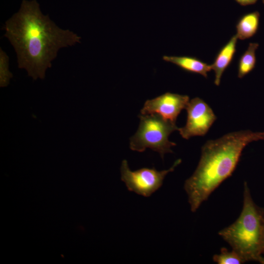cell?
<instances>
[{
	"mask_svg": "<svg viewBox=\"0 0 264 264\" xmlns=\"http://www.w3.org/2000/svg\"><path fill=\"white\" fill-rule=\"evenodd\" d=\"M3 29L16 53L18 67L34 80L44 78L61 48L81 43L76 33L60 28L48 15H44L36 0H23Z\"/></svg>",
	"mask_w": 264,
	"mask_h": 264,
	"instance_id": "obj_1",
	"label": "cell"
},
{
	"mask_svg": "<svg viewBox=\"0 0 264 264\" xmlns=\"http://www.w3.org/2000/svg\"><path fill=\"white\" fill-rule=\"evenodd\" d=\"M261 140H264V132L245 130L228 133L204 144L198 165L184 185L192 212H196L231 175L246 146Z\"/></svg>",
	"mask_w": 264,
	"mask_h": 264,
	"instance_id": "obj_2",
	"label": "cell"
},
{
	"mask_svg": "<svg viewBox=\"0 0 264 264\" xmlns=\"http://www.w3.org/2000/svg\"><path fill=\"white\" fill-rule=\"evenodd\" d=\"M243 196L239 218L219 231V235L245 262L258 261L262 254L264 209L253 201L246 182L244 183Z\"/></svg>",
	"mask_w": 264,
	"mask_h": 264,
	"instance_id": "obj_3",
	"label": "cell"
},
{
	"mask_svg": "<svg viewBox=\"0 0 264 264\" xmlns=\"http://www.w3.org/2000/svg\"><path fill=\"white\" fill-rule=\"evenodd\" d=\"M139 117L138 130L130 138V149L143 152L150 148L158 153L162 158L165 154L172 153V148L176 144L170 141L169 137L173 132L178 130L176 124L156 114H141Z\"/></svg>",
	"mask_w": 264,
	"mask_h": 264,
	"instance_id": "obj_4",
	"label": "cell"
},
{
	"mask_svg": "<svg viewBox=\"0 0 264 264\" xmlns=\"http://www.w3.org/2000/svg\"><path fill=\"white\" fill-rule=\"evenodd\" d=\"M181 162L180 159H177L169 169L160 171L154 168L132 171L124 159L120 166L121 179L129 191L149 197L161 187L167 175L174 171Z\"/></svg>",
	"mask_w": 264,
	"mask_h": 264,
	"instance_id": "obj_5",
	"label": "cell"
},
{
	"mask_svg": "<svg viewBox=\"0 0 264 264\" xmlns=\"http://www.w3.org/2000/svg\"><path fill=\"white\" fill-rule=\"evenodd\" d=\"M185 109L187 113L186 124L177 131L186 139L204 135L217 119L210 106L198 97L190 100Z\"/></svg>",
	"mask_w": 264,
	"mask_h": 264,
	"instance_id": "obj_6",
	"label": "cell"
},
{
	"mask_svg": "<svg viewBox=\"0 0 264 264\" xmlns=\"http://www.w3.org/2000/svg\"><path fill=\"white\" fill-rule=\"evenodd\" d=\"M189 101L187 95L166 92L152 99L147 100L141 110V114H156L176 123L178 115L186 108Z\"/></svg>",
	"mask_w": 264,
	"mask_h": 264,
	"instance_id": "obj_7",
	"label": "cell"
},
{
	"mask_svg": "<svg viewBox=\"0 0 264 264\" xmlns=\"http://www.w3.org/2000/svg\"><path fill=\"white\" fill-rule=\"evenodd\" d=\"M238 38L236 35L233 36L228 43L225 44L219 51L215 59L214 63L211 65L212 69L215 73V79L214 83L219 86L221 76L225 70L232 62L236 51V45Z\"/></svg>",
	"mask_w": 264,
	"mask_h": 264,
	"instance_id": "obj_8",
	"label": "cell"
},
{
	"mask_svg": "<svg viewBox=\"0 0 264 264\" xmlns=\"http://www.w3.org/2000/svg\"><path fill=\"white\" fill-rule=\"evenodd\" d=\"M162 59L164 61L173 63L186 71L200 74L205 78L208 76V72L212 69L211 65L195 57L165 55Z\"/></svg>",
	"mask_w": 264,
	"mask_h": 264,
	"instance_id": "obj_9",
	"label": "cell"
},
{
	"mask_svg": "<svg viewBox=\"0 0 264 264\" xmlns=\"http://www.w3.org/2000/svg\"><path fill=\"white\" fill-rule=\"evenodd\" d=\"M259 20L260 13L257 11L241 17L236 26L238 39L243 40L253 37L258 30Z\"/></svg>",
	"mask_w": 264,
	"mask_h": 264,
	"instance_id": "obj_10",
	"label": "cell"
},
{
	"mask_svg": "<svg viewBox=\"0 0 264 264\" xmlns=\"http://www.w3.org/2000/svg\"><path fill=\"white\" fill-rule=\"evenodd\" d=\"M257 43H251L241 56L238 63V77L242 78L250 72L256 65V50L259 46Z\"/></svg>",
	"mask_w": 264,
	"mask_h": 264,
	"instance_id": "obj_11",
	"label": "cell"
},
{
	"mask_svg": "<svg viewBox=\"0 0 264 264\" xmlns=\"http://www.w3.org/2000/svg\"><path fill=\"white\" fill-rule=\"evenodd\" d=\"M213 260L218 264H241L245 263L243 260L235 251H229L223 247L219 254H215Z\"/></svg>",
	"mask_w": 264,
	"mask_h": 264,
	"instance_id": "obj_12",
	"label": "cell"
},
{
	"mask_svg": "<svg viewBox=\"0 0 264 264\" xmlns=\"http://www.w3.org/2000/svg\"><path fill=\"white\" fill-rule=\"evenodd\" d=\"M9 58L7 54L1 48L0 49V86L7 87L10 79L13 77L12 73L9 70Z\"/></svg>",
	"mask_w": 264,
	"mask_h": 264,
	"instance_id": "obj_13",
	"label": "cell"
},
{
	"mask_svg": "<svg viewBox=\"0 0 264 264\" xmlns=\"http://www.w3.org/2000/svg\"><path fill=\"white\" fill-rule=\"evenodd\" d=\"M242 6H247L255 3L258 0H235Z\"/></svg>",
	"mask_w": 264,
	"mask_h": 264,
	"instance_id": "obj_14",
	"label": "cell"
},
{
	"mask_svg": "<svg viewBox=\"0 0 264 264\" xmlns=\"http://www.w3.org/2000/svg\"><path fill=\"white\" fill-rule=\"evenodd\" d=\"M262 254H264V226L263 240H262Z\"/></svg>",
	"mask_w": 264,
	"mask_h": 264,
	"instance_id": "obj_15",
	"label": "cell"
},
{
	"mask_svg": "<svg viewBox=\"0 0 264 264\" xmlns=\"http://www.w3.org/2000/svg\"><path fill=\"white\" fill-rule=\"evenodd\" d=\"M263 2L264 3V0H263Z\"/></svg>",
	"mask_w": 264,
	"mask_h": 264,
	"instance_id": "obj_16",
	"label": "cell"
}]
</instances>
